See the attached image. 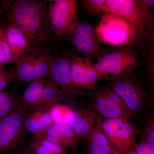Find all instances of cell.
<instances>
[{
  "label": "cell",
  "instance_id": "cell-34",
  "mask_svg": "<svg viewBox=\"0 0 154 154\" xmlns=\"http://www.w3.org/2000/svg\"><path fill=\"white\" fill-rule=\"evenodd\" d=\"M125 154H136L134 150V146Z\"/></svg>",
  "mask_w": 154,
  "mask_h": 154
},
{
  "label": "cell",
  "instance_id": "cell-14",
  "mask_svg": "<svg viewBox=\"0 0 154 154\" xmlns=\"http://www.w3.org/2000/svg\"><path fill=\"white\" fill-rule=\"evenodd\" d=\"M35 136L67 149H76L81 140L71 128L67 124L53 123L44 131Z\"/></svg>",
  "mask_w": 154,
  "mask_h": 154
},
{
  "label": "cell",
  "instance_id": "cell-27",
  "mask_svg": "<svg viewBox=\"0 0 154 154\" xmlns=\"http://www.w3.org/2000/svg\"><path fill=\"white\" fill-rule=\"evenodd\" d=\"M81 2L84 10L88 14L99 16L104 13L106 0H82Z\"/></svg>",
  "mask_w": 154,
  "mask_h": 154
},
{
  "label": "cell",
  "instance_id": "cell-30",
  "mask_svg": "<svg viewBox=\"0 0 154 154\" xmlns=\"http://www.w3.org/2000/svg\"><path fill=\"white\" fill-rule=\"evenodd\" d=\"M14 2V1H0V7L2 10L4 9L5 11H8Z\"/></svg>",
  "mask_w": 154,
  "mask_h": 154
},
{
  "label": "cell",
  "instance_id": "cell-11",
  "mask_svg": "<svg viewBox=\"0 0 154 154\" xmlns=\"http://www.w3.org/2000/svg\"><path fill=\"white\" fill-rule=\"evenodd\" d=\"M72 56L60 54L54 57L47 79L59 88L66 99L74 100L84 94L75 87L72 80Z\"/></svg>",
  "mask_w": 154,
  "mask_h": 154
},
{
  "label": "cell",
  "instance_id": "cell-35",
  "mask_svg": "<svg viewBox=\"0 0 154 154\" xmlns=\"http://www.w3.org/2000/svg\"><path fill=\"white\" fill-rule=\"evenodd\" d=\"M5 69V68L3 66V65L0 63V71L4 69Z\"/></svg>",
  "mask_w": 154,
  "mask_h": 154
},
{
  "label": "cell",
  "instance_id": "cell-8",
  "mask_svg": "<svg viewBox=\"0 0 154 154\" xmlns=\"http://www.w3.org/2000/svg\"><path fill=\"white\" fill-rule=\"evenodd\" d=\"M77 7L75 0L49 1L46 17L53 35L60 38L71 36L79 23Z\"/></svg>",
  "mask_w": 154,
  "mask_h": 154
},
{
  "label": "cell",
  "instance_id": "cell-10",
  "mask_svg": "<svg viewBox=\"0 0 154 154\" xmlns=\"http://www.w3.org/2000/svg\"><path fill=\"white\" fill-rule=\"evenodd\" d=\"M69 38L82 57L92 61L99 60L110 49L103 46L96 37L95 30L87 22L79 23Z\"/></svg>",
  "mask_w": 154,
  "mask_h": 154
},
{
  "label": "cell",
  "instance_id": "cell-26",
  "mask_svg": "<svg viewBox=\"0 0 154 154\" xmlns=\"http://www.w3.org/2000/svg\"><path fill=\"white\" fill-rule=\"evenodd\" d=\"M50 107H42L31 112V114L38 122L42 132L54 123L50 112Z\"/></svg>",
  "mask_w": 154,
  "mask_h": 154
},
{
  "label": "cell",
  "instance_id": "cell-5",
  "mask_svg": "<svg viewBox=\"0 0 154 154\" xmlns=\"http://www.w3.org/2000/svg\"><path fill=\"white\" fill-rule=\"evenodd\" d=\"M107 82V86L123 99L134 115L142 118V113L152 108V98L144 90L134 72Z\"/></svg>",
  "mask_w": 154,
  "mask_h": 154
},
{
  "label": "cell",
  "instance_id": "cell-23",
  "mask_svg": "<svg viewBox=\"0 0 154 154\" xmlns=\"http://www.w3.org/2000/svg\"><path fill=\"white\" fill-rule=\"evenodd\" d=\"M96 89L100 94L105 96L107 99L113 102L114 104H116V105H118L126 113L132 116L135 119H140L141 118L134 115L129 110L123 99H122L121 97L119 96L118 94H116L109 86L106 85L105 87L98 88V89L96 88Z\"/></svg>",
  "mask_w": 154,
  "mask_h": 154
},
{
  "label": "cell",
  "instance_id": "cell-1",
  "mask_svg": "<svg viewBox=\"0 0 154 154\" xmlns=\"http://www.w3.org/2000/svg\"><path fill=\"white\" fill-rule=\"evenodd\" d=\"M47 1L16 0L8 10L9 23L25 34L31 48H48L53 36L48 23Z\"/></svg>",
  "mask_w": 154,
  "mask_h": 154
},
{
  "label": "cell",
  "instance_id": "cell-2",
  "mask_svg": "<svg viewBox=\"0 0 154 154\" xmlns=\"http://www.w3.org/2000/svg\"><path fill=\"white\" fill-rule=\"evenodd\" d=\"M105 14L120 15L136 28L141 39L142 49L148 56H154V15L141 0H106Z\"/></svg>",
  "mask_w": 154,
  "mask_h": 154
},
{
  "label": "cell",
  "instance_id": "cell-24",
  "mask_svg": "<svg viewBox=\"0 0 154 154\" xmlns=\"http://www.w3.org/2000/svg\"><path fill=\"white\" fill-rule=\"evenodd\" d=\"M71 107V104L60 103L50 107V112L54 123L65 124V119Z\"/></svg>",
  "mask_w": 154,
  "mask_h": 154
},
{
  "label": "cell",
  "instance_id": "cell-33",
  "mask_svg": "<svg viewBox=\"0 0 154 154\" xmlns=\"http://www.w3.org/2000/svg\"><path fill=\"white\" fill-rule=\"evenodd\" d=\"M19 154H35L33 153V152L30 151L29 149H26L24 150L23 151L19 153Z\"/></svg>",
  "mask_w": 154,
  "mask_h": 154
},
{
  "label": "cell",
  "instance_id": "cell-21",
  "mask_svg": "<svg viewBox=\"0 0 154 154\" xmlns=\"http://www.w3.org/2000/svg\"><path fill=\"white\" fill-rule=\"evenodd\" d=\"M19 104V98L8 91L0 92V119L11 113Z\"/></svg>",
  "mask_w": 154,
  "mask_h": 154
},
{
  "label": "cell",
  "instance_id": "cell-25",
  "mask_svg": "<svg viewBox=\"0 0 154 154\" xmlns=\"http://www.w3.org/2000/svg\"><path fill=\"white\" fill-rule=\"evenodd\" d=\"M144 128L141 134L140 142L154 144V114L148 113L143 117Z\"/></svg>",
  "mask_w": 154,
  "mask_h": 154
},
{
  "label": "cell",
  "instance_id": "cell-12",
  "mask_svg": "<svg viewBox=\"0 0 154 154\" xmlns=\"http://www.w3.org/2000/svg\"><path fill=\"white\" fill-rule=\"evenodd\" d=\"M71 73L74 85L77 89L94 90L99 81L95 63L88 59L72 56Z\"/></svg>",
  "mask_w": 154,
  "mask_h": 154
},
{
  "label": "cell",
  "instance_id": "cell-29",
  "mask_svg": "<svg viewBox=\"0 0 154 154\" xmlns=\"http://www.w3.org/2000/svg\"><path fill=\"white\" fill-rule=\"evenodd\" d=\"M15 79V67L9 69L5 75L0 79V92L4 91V89L12 81Z\"/></svg>",
  "mask_w": 154,
  "mask_h": 154
},
{
  "label": "cell",
  "instance_id": "cell-31",
  "mask_svg": "<svg viewBox=\"0 0 154 154\" xmlns=\"http://www.w3.org/2000/svg\"><path fill=\"white\" fill-rule=\"evenodd\" d=\"M141 2L147 8L150 9L154 7V0H141Z\"/></svg>",
  "mask_w": 154,
  "mask_h": 154
},
{
  "label": "cell",
  "instance_id": "cell-20",
  "mask_svg": "<svg viewBox=\"0 0 154 154\" xmlns=\"http://www.w3.org/2000/svg\"><path fill=\"white\" fill-rule=\"evenodd\" d=\"M43 82L42 107H51L55 104L62 103L66 98L59 88L47 79H43Z\"/></svg>",
  "mask_w": 154,
  "mask_h": 154
},
{
  "label": "cell",
  "instance_id": "cell-28",
  "mask_svg": "<svg viewBox=\"0 0 154 154\" xmlns=\"http://www.w3.org/2000/svg\"><path fill=\"white\" fill-rule=\"evenodd\" d=\"M134 150L136 154H154V144L140 142L139 143L135 144Z\"/></svg>",
  "mask_w": 154,
  "mask_h": 154
},
{
  "label": "cell",
  "instance_id": "cell-22",
  "mask_svg": "<svg viewBox=\"0 0 154 154\" xmlns=\"http://www.w3.org/2000/svg\"><path fill=\"white\" fill-rule=\"evenodd\" d=\"M0 63L2 64H14L7 38L6 28L0 23Z\"/></svg>",
  "mask_w": 154,
  "mask_h": 154
},
{
  "label": "cell",
  "instance_id": "cell-17",
  "mask_svg": "<svg viewBox=\"0 0 154 154\" xmlns=\"http://www.w3.org/2000/svg\"><path fill=\"white\" fill-rule=\"evenodd\" d=\"M92 103L95 111L100 116L105 119L126 117L129 119H135L122 108L107 99L105 96L95 89Z\"/></svg>",
  "mask_w": 154,
  "mask_h": 154
},
{
  "label": "cell",
  "instance_id": "cell-9",
  "mask_svg": "<svg viewBox=\"0 0 154 154\" xmlns=\"http://www.w3.org/2000/svg\"><path fill=\"white\" fill-rule=\"evenodd\" d=\"M30 112L20 104L0 119V154H9L19 145L25 133V122Z\"/></svg>",
  "mask_w": 154,
  "mask_h": 154
},
{
  "label": "cell",
  "instance_id": "cell-19",
  "mask_svg": "<svg viewBox=\"0 0 154 154\" xmlns=\"http://www.w3.org/2000/svg\"><path fill=\"white\" fill-rule=\"evenodd\" d=\"M28 143V149L35 154H69L66 149L35 135Z\"/></svg>",
  "mask_w": 154,
  "mask_h": 154
},
{
  "label": "cell",
  "instance_id": "cell-18",
  "mask_svg": "<svg viewBox=\"0 0 154 154\" xmlns=\"http://www.w3.org/2000/svg\"><path fill=\"white\" fill-rule=\"evenodd\" d=\"M43 87V79L30 82L22 96L19 98V104L30 113L41 108Z\"/></svg>",
  "mask_w": 154,
  "mask_h": 154
},
{
  "label": "cell",
  "instance_id": "cell-16",
  "mask_svg": "<svg viewBox=\"0 0 154 154\" xmlns=\"http://www.w3.org/2000/svg\"><path fill=\"white\" fill-rule=\"evenodd\" d=\"M101 120V116L98 123L85 139L88 141L87 154H119L113 149L102 131Z\"/></svg>",
  "mask_w": 154,
  "mask_h": 154
},
{
  "label": "cell",
  "instance_id": "cell-15",
  "mask_svg": "<svg viewBox=\"0 0 154 154\" xmlns=\"http://www.w3.org/2000/svg\"><path fill=\"white\" fill-rule=\"evenodd\" d=\"M6 32L8 43L15 64L31 48V45L25 34L13 24L8 23Z\"/></svg>",
  "mask_w": 154,
  "mask_h": 154
},
{
  "label": "cell",
  "instance_id": "cell-6",
  "mask_svg": "<svg viewBox=\"0 0 154 154\" xmlns=\"http://www.w3.org/2000/svg\"><path fill=\"white\" fill-rule=\"evenodd\" d=\"M54 60L48 48H31L15 64V79L20 82H31L47 79Z\"/></svg>",
  "mask_w": 154,
  "mask_h": 154
},
{
  "label": "cell",
  "instance_id": "cell-7",
  "mask_svg": "<svg viewBox=\"0 0 154 154\" xmlns=\"http://www.w3.org/2000/svg\"><path fill=\"white\" fill-rule=\"evenodd\" d=\"M102 131L113 149L119 154H126L134 145L142 128L126 117L102 119Z\"/></svg>",
  "mask_w": 154,
  "mask_h": 154
},
{
  "label": "cell",
  "instance_id": "cell-13",
  "mask_svg": "<svg viewBox=\"0 0 154 154\" xmlns=\"http://www.w3.org/2000/svg\"><path fill=\"white\" fill-rule=\"evenodd\" d=\"M66 116L65 124L68 125L80 138L85 139L99 122L101 116L95 110L71 104Z\"/></svg>",
  "mask_w": 154,
  "mask_h": 154
},
{
  "label": "cell",
  "instance_id": "cell-4",
  "mask_svg": "<svg viewBox=\"0 0 154 154\" xmlns=\"http://www.w3.org/2000/svg\"><path fill=\"white\" fill-rule=\"evenodd\" d=\"M99 80L115 79L134 72L140 66L137 50L122 46L109 49L95 63Z\"/></svg>",
  "mask_w": 154,
  "mask_h": 154
},
{
  "label": "cell",
  "instance_id": "cell-36",
  "mask_svg": "<svg viewBox=\"0 0 154 154\" xmlns=\"http://www.w3.org/2000/svg\"><path fill=\"white\" fill-rule=\"evenodd\" d=\"M3 12L2 10L1 9V7H0V13H2Z\"/></svg>",
  "mask_w": 154,
  "mask_h": 154
},
{
  "label": "cell",
  "instance_id": "cell-3",
  "mask_svg": "<svg viewBox=\"0 0 154 154\" xmlns=\"http://www.w3.org/2000/svg\"><path fill=\"white\" fill-rule=\"evenodd\" d=\"M95 32L102 44L118 47L138 45L142 48L141 39L136 28L120 15L104 14Z\"/></svg>",
  "mask_w": 154,
  "mask_h": 154
},
{
  "label": "cell",
  "instance_id": "cell-32",
  "mask_svg": "<svg viewBox=\"0 0 154 154\" xmlns=\"http://www.w3.org/2000/svg\"><path fill=\"white\" fill-rule=\"evenodd\" d=\"M8 70V69H5L2 70L0 71V79L7 73Z\"/></svg>",
  "mask_w": 154,
  "mask_h": 154
}]
</instances>
